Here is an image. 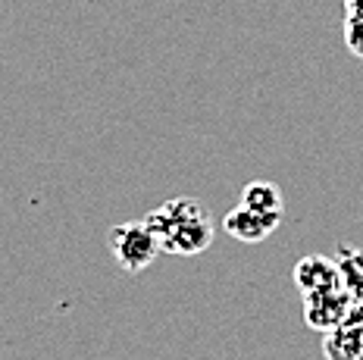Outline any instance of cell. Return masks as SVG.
<instances>
[{
	"label": "cell",
	"instance_id": "1",
	"mask_svg": "<svg viewBox=\"0 0 363 360\" xmlns=\"http://www.w3.org/2000/svg\"><path fill=\"white\" fill-rule=\"evenodd\" d=\"M145 220L154 229V235L160 238L163 254L194 257L213 244V223H210L203 204L194 198H172L154 207Z\"/></svg>",
	"mask_w": 363,
	"mask_h": 360
},
{
	"label": "cell",
	"instance_id": "2",
	"mask_svg": "<svg viewBox=\"0 0 363 360\" xmlns=\"http://www.w3.org/2000/svg\"><path fill=\"white\" fill-rule=\"evenodd\" d=\"M107 247L119 266L125 273H145L163 254L160 238L154 235V229L147 226V220H128L119 223L107 232Z\"/></svg>",
	"mask_w": 363,
	"mask_h": 360
},
{
	"label": "cell",
	"instance_id": "3",
	"mask_svg": "<svg viewBox=\"0 0 363 360\" xmlns=\"http://www.w3.org/2000/svg\"><path fill=\"white\" fill-rule=\"evenodd\" d=\"M354 298L345 288L320 291V295H304V322L316 332H335L338 326H345L347 310H351Z\"/></svg>",
	"mask_w": 363,
	"mask_h": 360
},
{
	"label": "cell",
	"instance_id": "4",
	"mask_svg": "<svg viewBox=\"0 0 363 360\" xmlns=\"http://www.w3.org/2000/svg\"><path fill=\"white\" fill-rule=\"evenodd\" d=\"M282 226V216H267V213H254V210L247 207H232L229 213H225L223 220V229L229 232L232 238H238V242L245 244H260L267 242V238Z\"/></svg>",
	"mask_w": 363,
	"mask_h": 360
},
{
	"label": "cell",
	"instance_id": "5",
	"mask_svg": "<svg viewBox=\"0 0 363 360\" xmlns=\"http://www.w3.org/2000/svg\"><path fill=\"white\" fill-rule=\"evenodd\" d=\"M294 285L301 288V295H320V291L342 288L338 282V266L335 257H323V254H307L294 264Z\"/></svg>",
	"mask_w": 363,
	"mask_h": 360
},
{
	"label": "cell",
	"instance_id": "6",
	"mask_svg": "<svg viewBox=\"0 0 363 360\" xmlns=\"http://www.w3.org/2000/svg\"><path fill=\"white\" fill-rule=\"evenodd\" d=\"M326 360H363V326H338L323 335Z\"/></svg>",
	"mask_w": 363,
	"mask_h": 360
},
{
	"label": "cell",
	"instance_id": "7",
	"mask_svg": "<svg viewBox=\"0 0 363 360\" xmlns=\"http://www.w3.org/2000/svg\"><path fill=\"white\" fill-rule=\"evenodd\" d=\"M241 207L254 210V213H267V216H282L285 210V201H282V191H279L276 182H251L245 185L241 191Z\"/></svg>",
	"mask_w": 363,
	"mask_h": 360
},
{
	"label": "cell",
	"instance_id": "8",
	"mask_svg": "<svg viewBox=\"0 0 363 360\" xmlns=\"http://www.w3.org/2000/svg\"><path fill=\"white\" fill-rule=\"evenodd\" d=\"M338 282L351 298H363V251L360 247H342L335 254Z\"/></svg>",
	"mask_w": 363,
	"mask_h": 360
},
{
	"label": "cell",
	"instance_id": "9",
	"mask_svg": "<svg viewBox=\"0 0 363 360\" xmlns=\"http://www.w3.org/2000/svg\"><path fill=\"white\" fill-rule=\"evenodd\" d=\"M345 44L357 60H363V6L345 10Z\"/></svg>",
	"mask_w": 363,
	"mask_h": 360
},
{
	"label": "cell",
	"instance_id": "10",
	"mask_svg": "<svg viewBox=\"0 0 363 360\" xmlns=\"http://www.w3.org/2000/svg\"><path fill=\"white\" fill-rule=\"evenodd\" d=\"M357 6H363V0H345V10H357Z\"/></svg>",
	"mask_w": 363,
	"mask_h": 360
}]
</instances>
